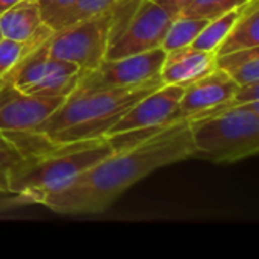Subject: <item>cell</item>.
<instances>
[{
  "label": "cell",
  "instance_id": "obj_2",
  "mask_svg": "<svg viewBox=\"0 0 259 259\" xmlns=\"http://www.w3.org/2000/svg\"><path fill=\"white\" fill-rule=\"evenodd\" d=\"M162 87L159 77L144 83L112 90L76 88L30 134L15 137L27 149L71 144L105 137L111 126L144 96Z\"/></svg>",
  "mask_w": 259,
  "mask_h": 259
},
{
  "label": "cell",
  "instance_id": "obj_13",
  "mask_svg": "<svg viewBox=\"0 0 259 259\" xmlns=\"http://www.w3.org/2000/svg\"><path fill=\"white\" fill-rule=\"evenodd\" d=\"M215 68V53L200 50L194 46H185L165 53L159 70L162 85H182Z\"/></svg>",
  "mask_w": 259,
  "mask_h": 259
},
{
  "label": "cell",
  "instance_id": "obj_26",
  "mask_svg": "<svg viewBox=\"0 0 259 259\" xmlns=\"http://www.w3.org/2000/svg\"><path fill=\"white\" fill-rule=\"evenodd\" d=\"M2 38H3V35H2V30H0V39H2Z\"/></svg>",
  "mask_w": 259,
  "mask_h": 259
},
{
  "label": "cell",
  "instance_id": "obj_4",
  "mask_svg": "<svg viewBox=\"0 0 259 259\" xmlns=\"http://www.w3.org/2000/svg\"><path fill=\"white\" fill-rule=\"evenodd\" d=\"M194 158L234 164L259 152V100L223 105L188 120Z\"/></svg>",
  "mask_w": 259,
  "mask_h": 259
},
{
  "label": "cell",
  "instance_id": "obj_21",
  "mask_svg": "<svg viewBox=\"0 0 259 259\" xmlns=\"http://www.w3.org/2000/svg\"><path fill=\"white\" fill-rule=\"evenodd\" d=\"M38 46H33V44H24V42H18L9 38H2L0 39V80H3L12 71V68L30 50Z\"/></svg>",
  "mask_w": 259,
  "mask_h": 259
},
{
  "label": "cell",
  "instance_id": "obj_15",
  "mask_svg": "<svg viewBox=\"0 0 259 259\" xmlns=\"http://www.w3.org/2000/svg\"><path fill=\"white\" fill-rule=\"evenodd\" d=\"M215 67L223 70L238 85L259 82V47L217 55Z\"/></svg>",
  "mask_w": 259,
  "mask_h": 259
},
{
  "label": "cell",
  "instance_id": "obj_1",
  "mask_svg": "<svg viewBox=\"0 0 259 259\" xmlns=\"http://www.w3.org/2000/svg\"><path fill=\"white\" fill-rule=\"evenodd\" d=\"M190 158H194L190 123L178 120L117 149L46 197L41 206L59 215L100 214L153 171Z\"/></svg>",
  "mask_w": 259,
  "mask_h": 259
},
{
  "label": "cell",
  "instance_id": "obj_10",
  "mask_svg": "<svg viewBox=\"0 0 259 259\" xmlns=\"http://www.w3.org/2000/svg\"><path fill=\"white\" fill-rule=\"evenodd\" d=\"M65 97L29 96L0 82V132L12 137L30 134L64 102Z\"/></svg>",
  "mask_w": 259,
  "mask_h": 259
},
{
  "label": "cell",
  "instance_id": "obj_14",
  "mask_svg": "<svg viewBox=\"0 0 259 259\" xmlns=\"http://www.w3.org/2000/svg\"><path fill=\"white\" fill-rule=\"evenodd\" d=\"M259 47V0H247L226 38L215 50L217 55Z\"/></svg>",
  "mask_w": 259,
  "mask_h": 259
},
{
  "label": "cell",
  "instance_id": "obj_24",
  "mask_svg": "<svg viewBox=\"0 0 259 259\" xmlns=\"http://www.w3.org/2000/svg\"><path fill=\"white\" fill-rule=\"evenodd\" d=\"M20 0H0V15L3 12H6L9 8H12L15 3H18Z\"/></svg>",
  "mask_w": 259,
  "mask_h": 259
},
{
  "label": "cell",
  "instance_id": "obj_11",
  "mask_svg": "<svg viewBox=\"0 0 259 259\" xmlns=\"http://www.w3.org/2000/svg\"><path fill=\"white\" fill-rule=\"evenodd\" d=\"M237 88L238 83L215 67L212 71L184 87L178 108V120H190L223 105L238 106L232 100Z\"/></svg>",
  "mask_w": 259,
  "mask_h": 259
},
{
  "label": "cell",
  "instance_id": "obj_19",
  "mask_svg": "<svg viewBox=\"0 0 259 259\" xmlns=\"http://www.w3.org/2000/svg\"><path fill=\"white\" fill-rule=\"evenodd\" d=\"M240 5L238 0H191L178 15L211 20Z\"/></svg>",
  "mask_w": 259,
  "mask_h": 259
},
{
  "label": "cell",
  "instance_id": "obj_17",
  "mask_svg": "<svg viewBox=\"0 0 259 259\" xmlns=\"http://www.w3.org/2000/svg\"><path fill=\"white\" fill-rule=\"evenodd\" d=\"M240 12H241V5L226 11L225 14H222L215 18H211L191 46H194L200 50L215 53L217 47L222 44V41L229 33V30L234 26L235 20L238 18Z\"/></svg>",
  "mask_w": 259,
  "mask_h": 259
},
{
  "label": "cell",
  "instance_id": "obj_7",
  "mask_svg": "<svg viewBox=\"0 0 259 259\" xmlns=\"http://www.w3.org/2000/svg\"><path fill=\"white\" fill-rule=\"evenodd\" d=\"M115 6L53 32L44 42L47 53L79 65L82 71L99 67L105 61Z\"/></svg>",
  "mask_w": 259,
  "mask_h": 259
},
{
  "label": "cell",
  "instance_id": "obj_22",
  "mask_svg": "<svg viewBox=\"0 0 259 259\" xmlns=\"http://www.w3.org/2000/svg\"><path fill=\"white\" fill-rule=\"evenodd\" d=\"M77 0H55V3L52 5V8L49 9V12L44 17V23L53 32H56L61 27L64 17L70 12V9L74 6Z\"/></svg>",
  "mask_w": 259,
  "mask_h": 259
},
{
  "label": "cell",
  "instance_id": "obj_5",
  "mask_svg": "<svg viewBox=\"0 0 259 259\" xmlns=\"http://www.w3.org/2000/svg\"><path fill=\"white\" fill-rule=\"evenodd\" d=\"M175 17L153 0H121L115 6L105 59L161 47Z\"/></svg>",
  "mask_w": 259,
  "mask_h": 259
},
{
  "label": "cell",
  "instance_id": "obj_20",
  "mask_svg": "<svg viewBox=\"0 0 259 259\" xmlns=\"http://www.w3.org/2000/svg\"><path fill=\"white\" fill-rule=\"evenodd\" d=\"M120 2L121 0H77L74 3V6L70 9V12L64 17L59 29H64V27H67L70 24L77 23V21L91 18L94 15L103 14V12L112 9Z\"/></svg>",
  "mask_w": 259,
  "mask_h": 259
},
{
  "label": "cell",
  "instance_id": "obj_9",
  "mask_svg": "<svg viewBox=\"0 0 259 259\" xmlns=\"http://www.w3.org/2000/svg\"><path fill=\"white\" fill-rule=\"evenodd\" d=\"M162 47L149 52L118 58L105 59L99 67L82 71L76 88L80 90H112L127 88L159 77V70L165 58Z\"/></svg>",
  "mask_w": 259,
  "mask_h": 259
},
{
  "label": "cell",
  "instance_id": "obj_16",
  "mask_svg": "<svg viewBox=\"0 0 259 259\" xmlns=\"http://www.w3.org/2000/svg\"><path fill=\"white\" fill-rule=\"evenodd\" d=\"M209 20L206 18H193V17H184L176 15L162 39L161 47L165 52H171L185 46H191L194 39L199 36V33L203 30V27L208 24Z\"/></svg>",
  "mask_w": 259,
  "mask_h": 259
},
{
  "label": "cell",
  "instance_id": "obj_12",
  "mask_svg": "<svg viewBox=\"0 0 259 259\" xmlns=\"http://www.w3.org/2000/svg\"><path fill=\"white\" fill-rule=\"evenodd\" d=\"M3 38L24 44L39 46L50 38L53 30L42 21L35 0H20L0 15Z\"/></svg>",
  "mask_w": 259,
  "mask_h": 259
},
{
  "label": "cell",
  "instance_id": "obj_23",
  "mask_svg": "<svg viewBox=\"0 0 259 259\" xmlns=\"http://www.w3.org/2000/svg\"><path fill=\"white\" fill-rule=\"evenodd\" d=\"M158 5H161L164 9H167L173 17H176L191 0H153Z\"/></svg>",
  "mask_w": 259,
  "mask_h": 259
},
{
  "label": "cell",
  "instance_id": "obj_18",
  "mask_svg": "<svg viewBox=\"0 0 259 259\" xmlns=\"http://www.w3.org/2000/svg\"><path fill=\"white\" fill-rule=\"evenodd\" d=\"M29 149L15 137L0 132V196H8L14 168L24 159Z\"/></svg>",
  "mask_w": 259,
  "mask_h": 259
},
{
  "label": "cell",
  "instance_id": "obj_3",
  "mask_svg": "<svg viewBox=\"0 0 259 259\" xmlns=\"http://www.w3.org/2000/svg\"><path fill=\"white\" fill-rule=\"evenodd\" d=\"M120 147L115 138L100 137L29 150L11 175L8 197L12 205H41L46 197Z\"/></svg>",
  "mask_w": 259,
  "mask_h": 259
},
{
  "label": "cell",
  "instance_id": "obj_6",
  "mask_svg": "<svg viewBox=\"0 0 259 259\" xmlns=\"http://www.w3.org/2000/svg\"><path fill=\"white\" fill-rule=\"evenodd\" d=\"M44 42L30 50L0 82L29 96L67 97L76 90L82 70L73 62L50 56Z\"/></svg>",
  "mask_w": 259,
  "mask_h": 259
},
{
  "label": "cell",
  "instance_id": "obj_8",
  "mask_svg": "<svg viewBox=\"0 0 259 259\" xmlns=\"http://www.w3.org/2000/svg\"><path fill=\"white\" fill-rule=\"evenodd\" d=\"M182 85H162L132 105L106 132L105 137H146L178 121Z\"/></svg>",
  "mask_w": 259,
  "mask_h": 259
},
{
  "label": "cell",
  "instance_id": "obj_25",
  "mask_svg": "<svg viewBox=\"0 0 259 259\" xmlns=\"http://www.w3.org/2000/svg\"><path fill=\"white\" fill-rule=\"evenodd\" d=\"M238 2H240V3H241V5H243V3H246V2H247V0H238Z\"/></svg>",
  "mask_w": 259,
  "mask_h": 259
}]
</instances>
